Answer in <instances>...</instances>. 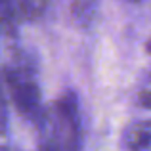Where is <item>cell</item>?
I'll return each instance as SVG.
<instances>
[{
	"instance_id": "cell-2",
	"label": "cell",
	"mask_w": 151,
	"mask_h": 151,
	"mask_svg": "<svg viewBox=\"0 0 151 151\" xmlns=\"http://www.w3.org/2000/svg\"><path fill=\"white\" fill-rule=\"evenodd\" d=\"M2 78L10 100L17 113L27 121L37 122L42 111V96H40V82H38L37 63L27 54H14L2 71Z\"/></svg>"
},
{
	"instance_id": "cell-7",
	"label": "cell",
	"mask_w": 151,
	"mask_h": 151,
	"mask_svg": "<svg viewBox=\"0 0 151 151\" xmlns=\"http://www.w3.org/2000/svg\"><path fill=\"white\" fill-rule=\"evenodd\" d=\"M0 151H17V149H14V147H6V145H0Z\"/></svg>"
},
{
	"instance_id": "cell-6",
	"label": "cell",
	"mask_w": 151,
	"mask_h": 151,
	"mask_svg": "<svg viewBox=\"0 0 151 151\" xmlns=\"http://www.w3.org/2000/svg\"><path fill=\"white\" fill-rule=\"evenodd\" d=\"M6 121H8V113H6V94H4V78L0 73V134L6 128Z\"/></svg>"
},
{
	"instance_id": "cell-3",
	"label": "cell",
	"mask_w": 151,
	"mask_h": 151,
	"mask_svg": "<svg viewBox=\"0 0 151 151\" xmlns=\"http://www.w3.org/2000/svg\"><path fill=\"white\" fill-rule=\"evenodd\" d=\"M122 151H151V119L126 126L122 132Z\"/></svg>"
},
{
	"instance_id": "cell-4",
	"label": "cell",
	"mask_w": 151,
	"mask_h": 151,
	"mask_svg": "<svg viewBox=\"0 0 151 151\" xmlns=\"http://www.w3.org/2000/svg\"><path fill=\"white\" fill-rule=\"evenodd\" d=\"M48 8V0H17V14L25 21H38Z\"/></svg>"
},
{
	"instance_id": "cell-5",
	"label": "cell",
	"mask_w": 151,
	"mask_h": 151,
	"mask_svg": "<svg viewBox=\"0 0 151 151\" xmlns=\"http://www.w3.org/2000/svg\"><path fill=\"white\" fill-rule=\"evenodd\" d=\"M17 15V0H0V21L12 23Z\"/></svg>"
},
{
	"instance_id": "cell-1",
	"label": "cell",
	"mask_w": 151,
	"mask_h": 151,
	"mask_svg": "<svg viewBox=\"0 0 151 151\" xmlns=\"http://www.w3.org/2000/svg\"><path fill=\"white\" fill-rule=\"evenodd\" d=\"M37 126L38 151H81V109L73 92H65L52 101L42 111Z\"/></svg>"
}]
</instances>
